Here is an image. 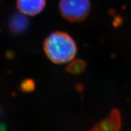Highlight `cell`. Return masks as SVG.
<instances>
[{"label":"cell","instance_id":"1","mask_svg":"<svg viewBox=\"0 0 131 131\" xmlns=\"http://www.w3.org/2000/svg\"><path fill=\"white\" fill-rule=\"evenodd\" d=\"M44 50L50 61L61 64L73 60L77 52V47L74 40L68 34L55 32L45 40Z\"/></svg>","mask_w":131,"mask_h":131},{"label":"cell","instance_id":"2","mask_svg":"<svg viewBox=\"0 0 131 131\" xmlns=\"http://www.w3.org/2000/svg\"><path fill=\"white\" fill-rule=\"evenodd\" d=\"M59 10L64 18L71 22L83 21L91 11L90 0H60Z\"/></svg>","mask_w":131,"mask_h":131},{"label":"cell","instance_id":"3","mask_svg":"<svg viewBox=\"0 0 131 131\" xmlns=\"http://www.w3.org/2000/svg\"><path fill=\"white\" fill-rule=\"evenodd\" d=\"M121 126V115L117 109H114L111 111L108 117L96 123L92 130L117 131L120 130Z\"/></svg>","mask_w":131,"mask_h":131},{"label":"cell","instance_id":"4","mask_svg":"<svg viewBox=\"0 0 131 131\" xmlns=\"http://www.w3.org/2000/svg\"><path fill=\"white\" fill-rule=\"evenodd\" d=\"M46 0H16L19 12L27 16H35L44 9Z\"/></svg>","mask_w":131,"mask_h":131},{"label":"cell","instance_id":"5","mask_svg":"<svg viewBox=\"0 0 131 131\" xmlns=\"http://www.w3.org/2000/svg\"><path fill=\"white\" fill-rule=\"evenodd\" d=\"M9 26L10 30L14 34H22L28 28L29 21L26 15L20 12L15 13L9 19Z\"/></svg>","mask_w":131,"mask_h":131},{"label":"cell","instance_id":"6","mask_svg":"<svg viewBox=\"0 0 131 131\" xmlns=\"http://www.w3.org/2000/svg\"><path fill=\"white\" fill-rule=\"evenodd\" d=\"M85 68H86V63L81 59H77V60H72L70 61L66 70L69 73L73 74H80L84 71Z\"/></svg>","mask_w":131,"mask_h":131},{"label":"cell","instance_id":"7","mask_svg":"<svg viewBox=\"0 0 131 131\" xmlns=\"http://www.w3.org/2000/svg\"><path fill=\"white\" fill-rule=\"evenodd\" d=\"M34 88V83L30 80H25L21 84V89L25 92H30Z\"/></svg>","mask_w":131,"mask_h":131}]
</instances>
